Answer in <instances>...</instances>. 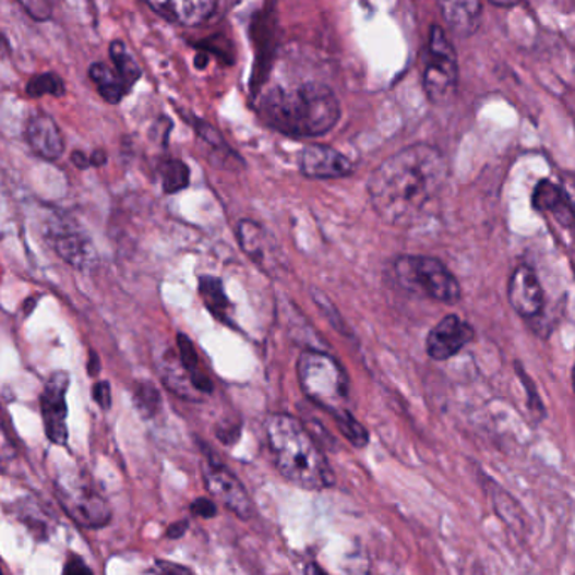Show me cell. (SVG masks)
Here are the masks:
<instances>
[{"mask_svg": "<svg viewBox=\"0 0 575 575\" xmlns=\"http://www.w3.org/2000/svg\"><path fill=\"white\" fill-rule=\"evenodd\" d=\"M450 179L438 147L414 144L383 160L368 179L371 206L392 227H412L426 216Z\"/></svg>", "mask_w": 575, "mask_h": 575, "instance_id": "obj_1", "label": "cell"}, {"mask_svg": "<svg viewBox=\"0 0 575 575\" xmlns=\"http://www.w3.org/2000/svg\"><path fill=\"white\" fill-rule=\"evenodd\" d=\"M260 119L287 137L308 139L327 134L342 119V105L323 83L272 86L259 101Z\"/></svg>", "mask_w": 575, "mask_h": 575, "instance_id": "obj_2", "label": "cell"}, {"mask_svg": "<svg viewBox=\"0 0 575 575\" xmlns=\"http://www.w3.org/2000/svg\"><path fill=\"white\" fill-rule=\"evenodd\" d=\"M265 435L275 466L287 481L309 491L333 487L334 475L330 463L299 420L287 414L268 416Z\"/></svg>", "mask_w": 575, "mask_h": 575, "instance_id": "obj_3", "label": "cell"}, {"mask_svg": "<svg viewBox=\"0 0 575 575\" xmlns=\"http://www.w3.org/2000/svg\"><path fill=\"white\" fill-rule=\"evenodd\" d=\"M297 376L308 398L327 410L331 416L348 410V376L342 364L326 352L315 349L302 352L297 361Z\"/></svg>", "mask_w": 575, "mask_h": 575, "instance_id": "obj_4", "label": "cell"}, {"mask_svg": "<svg viewBox=\"0 0 575 575\" xmlns=\"http://www.w3.org/2000/svg\"><path fill=\"white\" fill-rule=\"evenodd\" d=\"M398 284L410 292L444 304H456L463 297L456 275L441 260L426 255H402L395 260Z\"/></svg>", "mask_w": 575, "mask_h": 575, "instance_id": "obj_5", "label": "cell"}, {"mask_svg": "<svg viewBox=\"0 0 575 575\" xmlns=\"http://www.w3.org/2000/svg\"><path fill=\"white\" fill-rule=\"evenodd\" d=\"M56 498L74 524L100 528L110 522L111 513L97 488L79 472H63L55 481Z\"/></svg>", "mask_w": 575, "mask_h": 575, "instance_id": "obj_6", "label": "cell"}, {"mask_svg": "<svg viewBox=\"0 0 575 575\" xmlns=\"http://www.w3.org/2000/svg\"><path fill=\"white\" fill-rule=\"evenodd\" d=\"M457 82H459V64H457L456 49L442 27L432 26L427 43L423 92L432 104H445L456 93Z\"/></svg>", "mask_w": 575, "mask_h": 575, "instance_id": "obj_7", "label": "cell"}, {"mask_svg": "<svg viewBox=\"0 0 575 575\" xmlns=\"http://www.w3.org/2000/svg\"><path fill=\"white\" fill-rule=\"evenodd\" d=\"M238 243L253 264L272 277L286 274L287 262L277 241L259 223L241 219L237 228Z\"/></svg>", "mask_w": 575, "mask_h": 575, "instance_id": "obj_8", "label": "cell"}, {"mask_svg": "<svg viewBox=\"0 0 575 575\" xmlns=\"http://www.w3.org/2000/svg\"><path fill=\"white\" fill-rule=\"evenodd\" d=\"M46 237L55 252L71 267L86 271L97 262V253L93 249L92 241L86 237L85 231L71 219L55 216V219L49 223Z\"/></svg>", "mask_w": 575, "mask_h": 575, "instance_id": "obj_9", "label": "cell"}, {"mask_svg": "<svg viewBox=\"0 0 575 575\" xmlns=\"http://www.w3.org/2000/svg\"><path fill=\"white\" fill-rule=\"evenodd\" d=\"M204 484L206 490L221 503L225 508L230 510L238 518L249 519L253 515L252 500L247 493L245 487L238 481L233 472L228 471L225 466L216 463H206L203 468Z\"/></svg>", "mask_w": 575, "mask_h": 575, "instance_id": "obj_10", "label": "cell"}, {"mask_svg": "<svg viewBox=\"0 0 575 575\" xmlns=\"http://www.w3.org/2000/svg\"><path fill=\"white\" fill-rule=\"evenodd\" d=\"M68 386H70V375L67 371H56L46 382L39 400L46 435L52 444L63 445L68 439Z\"/></svg>", "mask_w": 575, "mask_h": 575, "instance_id": "obj_11", "label": "cell"}, {"mask_svg": "<svg viewBox=\"0 0 575 575\" xmlns=\"http://www.w3.org/2000/svg\"><path fill=\"white\" fill-rule=\"evenodd\" d=\"M476 331L457 314H447L427 334V355L434 361H447L475 342Z\"/></svg>", "mask_w": 575, "mask_h": 575, "instance_id": "obj_12", "label": "cell"}, {"mask_svg": "<svg viewBox=\"0 0 575 575\" xmlns=\"http://www.w3.org/2000/svg\"><path fill=\"white\" fill-rule=\"evenodd\" d=\"M508 302L516 314L535 320L546 306V294L530 265H518L508 280Z\"/></svg>", "mask_w": 575, "mask_h": 575, "instance_id": "obj_13", "label": "cell"}, {"mask_svg": "<svg viewBox=\"0 0 575 575\" xmlns=\"http://www.w3.org/2000/svg\"><path fill=\"white\" fill-rule=\"evenodd\" d=\"M302 175L311 179H339L352 175L355 166L348 157L330 145L311 144L299 156Z\"/></svg>", "mask_w": 575, "mask_h": 575, "instance_id": "obj_14", "label": "cell"}, {"mask_svg": "<svg viewBox=\"0 0 575 575\" xmlns=\"http://www.w3.org/2000/svg\"><path fill=\"white\" fill-rule=\"evenodd\" d=\"M216 2L218 0H145V4L160 17L188 27L206 23L215 14Z\"/></svg>", "mask_w": 575, "mask_h": 575, "instance_id": "obj_15", "label": "cell"}, {"mask_svg": "<svg viewBox=\"0 0 575 575\" xmlns=\"http://www.w3.org/2000/svg\"><path fill=\"white\" fill-rule=\"evenodd\" d=\"M24 139L36 156L46 160H58L64 154V139L55 119L37 113L27 120Z\"/></svg>", "mask_w": 575, "mask_h": 575, "instance_id": "obj_16", "label": "cell"}, {"mask_svg": "<svg viewBox=\"0 0 575 575\" xmlns=\"http://www.w3.org/2000/svg\"><path fill=\"white\" fill-rule=\"evenodd\" d=\"M442 19L457 36L468 37L481 23V0H438Z\"/></svg>", "mask_w": 575, "mask_h": 575, "instance_id": "obj_17", "label": "cell"}, {"mask_svg": "<svg viewBox=\"0 0 575 575\" xmlns=\"http://www.w3.org/2000/svg\"><path fill=\"white\" fill-rule=\"evenodd\" d=\"M531 203L537 212L553 216V219L562 227H575V215L561 184H553L552 181L538 182L534 196H531Z\"/></svg>", "mask_w": 575, "mask_h": 575, "instance_id": "obj_18", "label": "cell"}, {"mask_svg": "<svg viewBox=\"0 0 575 575\" xmlns=\"http://www.w3.org/2000/svg\"><path fill=\"white\" fill-rule=\"evenodd\" d=\"M89 79L97 86L100 97L104 98L108 104H119L127 93L130 92L127 88L125 82H123L122 76H120L119 71L116 67H108L107 63L100 61V63H95L89 67Z\"/></svg>", "mask_w": 575, "mask_h": 575, "instance_id": "obj_19", "label": "cell"}, {"mask_svg": "<svg viewBox=\"0 0 575 575\" xmlns=\"http://www.w3.org/2000/svg\"><path fill=\"white\" fill-rule=\"evenodd\" d=\"M200 294L204 304L218 320H228L230 315V299L225 294L221 280L218 277H201L200 278Z\"/></svg>", "mask_w": 575, "mask_h": 575, "instance_id": "obj_20", "label": "cell"}, {"mask_svg": "<svg viewBox=\"0 0 575 575\" xmlns=\"http://www.w3.org/2000/svg\"><path fill=\"white\" fill-rule=\"evenodd\" d=\"M179 355H181L182 367L185 371H190L191 383L194 388L201 390L204 394L213 392V383L208 376L204 375L200 368V360H197V352L194 349L193 343L190 338H185L184 334L178 336Z\"/></svg>", "mask_w": 575, "mask_h": 575, "instance_id": "obj_21", "label": "cell"}, {"mask_svg": "<svg viewBox=\"0 0 575 575\" xmlns=\"http://www.w3.org/2000/svg\"><path fill=\"white\" fill-rule=\"evenodd\" d=\"M110 60L111 64L117 68L123 82H125L127 88H134L135 83L141 80L142 70L139 67L137 61L134 60V56L127 48L123 41H113L110 45Z\"/></svg>", "mask_w": 575, "mask_h": 575, "instance_id": "obj_22", "label": "cell"}, {"mask_svg": "<svg viewBox=\"0 0 575 575\" xmlns=\"http://www.w3.org/2000/svg\"><path fill=\"white\" fill-rule=\"evenodd\" d=\"M26 93L33 98L45 97V95L63 97L64 93H67V86H64L63 80L58 74L43 73L29 80Z\"/></svg>", "mask_w": 575, "mask_h": 575, "instance_id": "obj_23", "label": "cell"}, {"mask_svg": "<svg viewBox=\"0 0 575 575\" xmlns=\"http://www.w3.org/2000/svg\"><path fill=\"white\" fill-rule=\"evenodd\" d=\"M160 171H163V188L167 194L178 193L190 184V169L182 160H167Z\"/></svg>", "mask_w": 575, "mask_h": 575, "instance_id": "obj_24", "label": "cell"}, {"mask_svg": "<svg viewBox=\"0 0 575 575\" xmlns=\"http://www.w3.org/2000/svg\"><path fill=\"white\" fill-rule=\"evenodd\" d=\"M334 420H336V423H338L339 431L343 432V435H345V438L348 439L352 445H357V447H364V445L368 444V439H370V435H368L367 429H364V427L361 426V423L358 422V420L355 419L351 414H349V410H345V412L342 414H336V416H334Z\"/></svg>", "mask_w": 575, "mask_h": 575, "instance_id": "obj_25", "label": "cell"}, {"mask_svg": "<svg viewBox=\"0 0 575 575\" xmlns=\"http://www.w3.org/2000/svg\"><path fill=\"white\" fill-rule=\"evenodd\" d=\"M134 404L145 417H154L160 408L159 392L153 383H139L135 386Z\"/></svg>", "mask_w": 575, "mask_h": 575, "instance_id": "obj_26", "label": "cell"}, {"mask_svg": "<svg viewBox=\"0 0 575 575\" xmlns=\"http://www.w3.org/2000/svg\"><path fill=\"white\" fill-rule=\"evenodd\" d=\"M19 4L23 5L24 11L34 21H48V19H51V0H19Z\"/></svg>", "mask_w": 575, "mask_h": 575, "instance_id": "obj_27", "label": "cell"}, {"mask_svg": "<svg viewBox=\"0 0 575 575\" xmlns=\"http://www.w3.org/2000/svg\"><path fill=\"white\" fill-rule=\"evenodd\" d=\"M190 508L193 515L201 516V518H213L216 515V505L208 498H197Z\"/></svg>", "mask_w": 575, "mask_h": 575, "instance_id": "obj_28", "label": "cell"}, {"mask_svg": "<svg viewBox=\"0 0 575 575\" xmlns=\"http://www.w3.org/2000/svg\"><path fill=\"white\" fill-rule=\"evenodd\" d=\"M93 400L97 402L104 410L110 408L111 390L107 382H100L93 386Z\"/></svg>", "mask_w": 575, "mask_h": 575, "instance_id": "obj_29", "label": "cell"}, {"mask_svg": "<svg viewBox=\"0 0 575 575\" xmlns=\"http://www.w3.org/2000/svg\"><path fill=\"white\" fill-rule=\"evenodd\" d=\"M561 188L571 204L572 212L575 215V172H562Z\"/></svg>", "mask_w": 575, "mask_h": 575, "instance_id": "obj_30", "label": "cell"}, {"mask_svg": "<svg viewBox=\"0 0 575 575\" xmlns=\"http://www.w3.org/2000/svg\"><path fill=\"white\" fill-rule=\"evenodd\" d=\"M82 572H85V574H89L88 565L85 564V562L80 561V559H74V561L68 562L67 565H64V574H82Z\"/></svg>", "mask_w": 575, "mask_h": 575, "instance_id": "obj_31", "label": "cell"}, {"mask_svg": "<svg viewBox=\"0 0 575 575\" xmlns=\"http://www.w3.org/2000/svg\"><path fill=\"white\" fill-rule=\"evenodd\" d=\"M71 160H73L74 166L80 167V169H86V167H92V159L86 157L83 153H73L71 154Z\"/></svg>", "mask_w": 575, "mask_h": 575, "instance_id": "obj_32", "label": "cell"}, {"mask_svg": "<svg viewBox=\"0 0 575 575\" xmlns=\"http://www.w3.org/2000/svg\"><path fill=\"white\" fill-rule=\"evenodd\" d=\"M185 530H188V522H178V524L171 525V527H169V530H167V537L169 538L182 537Z\"/></svg>", "mask_w": 575, "mask_h": 575, "instance_id": "obj_33", "label": "cell"}, {"mask_svg": "<svg viewBox=\"0 0 575 575\" xmlns=\"http://www.w3.org/2000/svg\"><path fill=\"white\" fill-rule=\"evenodd\" d=\"M157 571L160 572H190L188 568L184 567H178V565H169L167 562H157Z\"/></svg>", "mask_w": 575, "mask_h": 575, "instance_id": "obj_34", "label": "cell"}, {"mask_svg": "<svg viewBox=\"0 0 575 575\" xmlns=\"http://www.w3.org/2000/svg\"><path fill=\"white\" fill-rule=\"evenodd\" d=\"M491 4L496 5V8H515L519 4V0H490Z\"/></svg>", "mask_w": 575, "mask_h": 575, "instance_id": "obj_35", "label": "cell"}, {"mask_svg": "<svg viewBox=\"0 0 575 575\" xmlns=\"http://www.w3.org/2000/svg\"><path fill=\"white\" fill-rule=\"evenodd\" d=\"M89 159H92V166H104L107 163V156L101 151H97Z\"/></svg>", "mask_w": 575, "mask_h": 575, "instance_id": "obj_36", "label": "cell"}, {"mask_svg": "<svg viewBox=\"0 0 575 575\" xmlns=\"http://www.w3.org/2000/svg\"><path fill=\"white\" fill-rule=\"evenodd\" d=\"M98 373V358L97 355H93L89 358V375H97Z\"/></svg>", "mask_w": 575, "mask_h": 575, "instance_id": "obj_37", "label": "cell"}, {"mask_svg": "<svg viewBox=\"0 0 575 575\" xmlns=\"http://www.w3.org/2000/svg\"><path fill=\"white\" fill-rule=\"evenodd\" d=\"M572 386H574V394H575V367H574V371H572Z\"/></svg>", "mask_w": 575, "mask_h": 575, "instance_id": "obj_38", "label": "cell"}]
</instances>
